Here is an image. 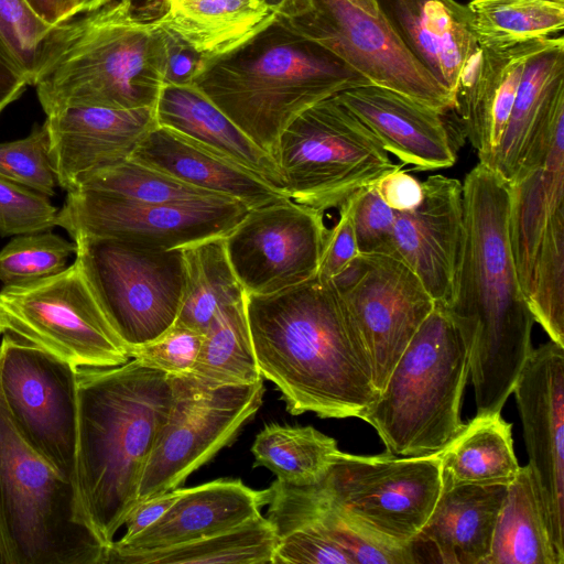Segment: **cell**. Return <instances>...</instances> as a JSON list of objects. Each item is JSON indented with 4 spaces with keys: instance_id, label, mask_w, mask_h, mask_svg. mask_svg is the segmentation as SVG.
<instances>
[{
    "instance_id": "1",
    "label": "cell",
    "mask_w": 564,
    "mask_h": 564,
    "mask_svg": "<svg viewBox=\"0 0 564 564\" xmlns=\"http://www.w3.org/2000/svg\"><path fill=\"white\" fill-rule=\"evenodd\" d=\"M463 184V225L443 305L468 351L476 414L500 413L531 350L534 316L509 237V184L478 163Z\"/></svg>"
},
{
    "instance_id": "19",
    "label": "cell",
    "mask_w": 564,
    "mask_h": 564,
    "mask_svg": "<svg viewBox=\"0 0 564 564\" xmlns=\"http://www.w3.org/2000/svg\"><path fill=\"white\" fill-rule=\"evenodd\" d=\"M512 393L544 522L564 564V346L532 348Z\"/></svg>"
},
{
    "instance_id": "27",
    "label": "cell",
    "mask_w": 564,
    "mask_h": 564,
    "mask_svg": "<svg viewBox=\"0 0 564 564\" xmlns=\"http://www.w3.org/2000/svg\"><path fill=\"white\" fill-rule=\"evenodd\" d=\"M267 491L240 479H217L183 492L151 527L132 539L110 545L124 550H154L198 540L235 528L261 513Z\"/></svg>"
},
{
    "instance_id": "41",
    "label": "cell",
    "mask_w": 564,
    "mask_h": 564,
    "mask_svg": "<svg viewBox=\"0 0 564 564\" xmlns=\"http://www.w3.org/2000/svg\"><path fill=\"white\" fill-rule=\"evenodd\" d=\"M308 525H315L326 533L347 553L352 564L422 562L415 550L417 542L398 543L330 508L323 509Z\"/></svg>"
},
{
    "instance_id": "2",
    "label": "cell",
    "mask_w": 564,
    "mask_h": 564,
    "mask_svg": "<svg viewBox=\"0 0 564 564\" xmlns=\"http://www.w3.org/2000/svg\"><path fill=\"white\" fill-rule=\"evenodd\" d=\"M262 378L292 415L364 420L377 402L362 338L332 280L317 275L267 295L245 294Z\"/></svg>"
},
{
    "instance_id": "29",
    "label": "cell",
    "mask_w": 564,
    "mask_h": 564,
    "mask_svg": "<svg viewBox=\"0 0 564 564\" xmlns=\"http://www.w3.org/2000/svg\"><path fill=\"white\" fill-rule=\"evenodd\" d=\"M507 486L459 485L442 489L416 541L433 544L444 564H485Z\"/></svg>"
},
{
    "instance_id": "30",
    "label": "cell",
    "mask_w": 564,
    "mask_h": 564,
    "mask_svg": "<svg viewBox=\"0 0 564 564\" xmlns=\"http://www.w3.org/2000/svg\"><path fill=\"white\" fill-rule=\"evenodd\" d=\"M155 24L205 62L239 47L276 17L257 0H161Z\"/></svg>"
},
{
    "instance_id": "40",
    "label": "cell",
    "mask_w": 564,
    "mask_h": 564,
    "mask_svg": "<svg viewBox=\"0 0 564 564\" xmlns=\"http://www.w3.org/2000/svg\"><path fill=\"white\" fill-rule=\"evenodd\" d=\"M76 243L51 230L19 235L0 250V282L15 285L63 271Z\"/></svg>"
},
{
    "instance_id": "15",
    "label": "cell",
    "mask_w": 564,
    "mask_h": 564,
    "mask_svg": "<svg viewBox=\"0 0 564 564\" xmlns=\"http://www.w3.org/2000/svg\"><path fill=\"white\" fill-rule=\"evenodd\" d=\"M250 210L238 199L212 195L140 203L83 187L67 192L56 226L70 238H115L158 249L225 237Z\"/></svg>"
},
{
    "instance_id": "38",
    "label": "cell",
    "mask_w": 564,
    "mask_h": 564,
    "mask_svg": "<svg viewBox=\"0 0 564 564\" xmlns=\"http://www.w3.org/2000/svg\"><path fill=\"white\" fill-rule=\"evenodd\" d=\"M70 21L51 25L26 0H0V46L34 86L62 46Z\"/></svg>"
},
{
    "instance_id": "6",
    "label": "cell",
    "mask_w": 564,
    "mask_h": 564,
    "mask_svg": "<svg viewBox=\"0 0 564 564\" xmlns=\"http://www.w3.org/2000/svg\"><path fill=\"white\" fill-rule=\"evenodd\" d=\"M469 370L458 329L445 307L435 303L364 421L376 430L387 452L440 453L464 424L460 408Z\"/></svg>"
},
{
    "instance_id": "20",
    "label": "cell",
    "mask_w": 564,
    "mask_h": 564,
    "mask_svg": "<svg viewBox=\"0 0 564 564\" xmlns=\"http://www.w3.org/2000/svg\"><path fill=\"white\" fill-rule=\"evenodd\" d=\"M564 124V39L552 36L527 62L505 133L482 163L508 183L545 155Z\"/></svg>"
},
{
    "instance_id": "50",
    "label": "cell",
    "mask_w": 564,
    "mask_h": 564,
    "mask_svg": "<svg viewBox=\"0 0 564 564\" xmlns=\"http://www.w3.org/2000/svg\"><path fill=\"white\" fill-rule=\"evenodd\" d=\"M182 492L183 488L178 487L139 501L127 517L124 522L126 533L118 541L126 542L155 523Z\"/></svg>"
},
{
    "instance_id": "21",
    "label": "cell",
    "mask_w": 564,
    "mask_h": 564,
    "mask_svg": "<svg viewBox=\"0 0 564 564\" xmlns=\"http://www.w3.org/2000/svg\"><path fill=\"white\" fill-rule=\"evenodd\" d=\"M421 203L395 212L397 258L420 279L435 303L451 295L463 225V184L434 174L422 182Z\"/></svg>"
},
{
    "instance_id": "12",
    "label": "cell",
    "mask_w": 564,
    "mask_h": 564,
    "mask_svg": "<svg viewBox=\"0 0 564 564\" xmlns=\"http://www.w3.org/2000/svg\"><path fill=\"white\" fill-rule=\"evenodd\" d=\"M509 184V237L528 305L550 339L564 346V124L544 158Z\"/></svg>"
},
{
    "instance_id": "44",
    "label": "cell",
    "mask_w": 564,
    "mask_h": 564,
    "mask_svg": "<svg viewBox=\"0 0 564 564\" xmlns=\"http://www.w3.org/2000/svg\"><path fill=\"white\" fill-rule=\"evenodd\" d=\"M203 338V333L175 322L156 339L130 348L129 356L144 367L184 376L192 371Z\"/></svg>"
},
{
    "instance_id": "53",
    "label": "cell",
    "mask_w": 564,
    "mask_h": 564,
    "mask_svg": "<svg viewBox=\"0 0 564 564\" xmlns=\"http://www.w3.org/2000/svg\"><path fill=\"white\" fill-rule=\"evenodd\" d=\"M263 7L273 12L276 17H286L297 0H257Z\"/></svg>"
},
{
    "instance_id": "11",
    "label": "cell",
    "mask_w": 564,
    "mask_h": 564,
    "mask_svg": "<svg viewBox=\"0 0 564 564\" xmlns=\"http://www.w3.org/2000/svg\"><path fill=\"white\" fill-rule=\"evenodd\" d=\"M280 18L370 84L443 113L453 109L452 94L409 50L379 0H297Z\"/></svg>"
},
{
    "instance_id": "24",
    "label": "cell",
    "mask_w": 564,
    "mask_h": 564,
    "mask_svg": "<svg viewBox=\"0 0 564 564\" xmlns=\"http://www.w3.org/2000/svg\"><path fill=\"white\" fill-rule=\"evenodd\" d=\"M551 37L503 50L481 47L465 65L454 95V107L465 137L484 163L508 126L528 59Z\"/></svg>"
},
{
    "instance_id": "52",
    "label": "cell",
    "mask_w": 564,
    "mask_h": 564,
    "mask_svg": "<svg viewBox=\"0 0 564 564\" xmlns=\"http://www.w3.org/2000/svg\"><path fill=\"white\" fill-rule=\"evenodd\" d=\"M36 14L51 25L68 22L79 14L77 0H26Z\"/></svg>"
},
{
    "instance_id": "33",
    "label": "cell",
    "mask_w": 564,
    "mask_h": 564,
    "mask_svg": "<svg viewBox=\"0 0 564 564\" xmlns=\"http://www.w3.org/2000/svg\"><path fill=\"white\" fill-rule=\"evenodd\" d=\"M485 564H561L529 465L508 484Z\"/></svg>"
},
{
    "instance_id": "43",
    "label": "cell",
    "mask_w": 564,
    "mask_h": 564,
    "mask_svg": "<svg viewBox=\"0 0 564 564\" xmlns=\"http://www.w3.org/2000/svg\"><path fill=\"white\" fill-rule=\"evenodd\" d=\"M57 213L47 196L0 176L1 237L51 230Z\"/></svg>"
},
{
    "instance_id": "42",
    "label": "cell",
    "mask_w": 564,
    "mask_h": 564,
    "mask_svg": "<svg viewBox=\"0 0 564 564\" xmlns=\"http://www.w3.org/2000/svg\"><path fill=\"white\" fill-rule=\"evenodd\" d=\"M0 176L47 197L55 195L58 181L45 121L25 138L0 143Z\"/></svg>"
},
{
    "instance_id": "16",
    "label": "cell",
    "mask_w": 564,
    "mask_h": 564,
    "mask_svg": "<svg viewBox=\"0 0 564 564\" xmlns=\"http://www.w3.org/2000/svg\"><path fill=\"white\" fill-rule=\"evenodd\" d=\"M76 370L39 347L3 335L0 387L10 416L25 442L74 486Z\"/></svg>"
},
{
    "instance_id": "31",
    "label": "cell",
    "mask_w": 564,
    "mask_h": 564,
    "mask_svg": "<svg viewBox=\"0 0 564 564\" xmlns=\"http://www.w3.org/2000/svg\"><path fill=\"white\" fill-rule=\"evenodd\" d=\"M279 536L261 513L229 530L154 550L108 545L102 564H273Z\"/></svg>"
},
{
    "instance_id": "46",
    "label": "cell",
    "mask_w": 564,
    "mask_h": 564,
    "mask_svg": "<svg viewBox=\"0 0 564 564\" xmlns=\"http://www.w3.org/2000/svg\"><path fill=\"white\" fill-rule=\"evenodd\" d=\"M352 564L347 553L315 525L279 538L273 564Z\"/></svg>"
},
{
    "instance_id": "13",
    "label": "cell",
    "mask_w": 564,
    "mask_h": 564,
    "mask_svg": "<svg viewBox=\"0 0 564 564\" xmlns=\"http://www.w3.org/2000/svg\"><path fill=\"white\" fill-rule=\"evenodd\" d=\"M74 242L75 258L128 350L156 339L175 323L185 286L182 248H150L115 238Z\"/></svg>"
},
{
    "instance_id": "37",
    "label": "cell",
    "mask_w": 564,
    "mask_h": 564,
    "mask_svg": "<svg viewBox=\"0 0 564 564\" xmlns=\"http://www.w3.org/2000/svg\"><path fill=\"white\" fill-rule=\"evenodd\" d=\"M478 44L503 50L525 42L561 35L564 0H470Z\"/></svg>"
},
{
    "instance_id": "18",
    "label": "cell",
    "mask_w": 564,
    "mask_h": 564,
    "mask_svg": "<svg viewBox=\"0 0 564 564\" xmlns=\"http://www.w3.org/2000/svg\"><path fill=\"white\" fill-rule=\"evenodd\" d=\"M327 232L323 213L283 198L251 208L224 242L245 294L267 295L316 275Z\"/></svg>"
},
{
    "instance_id": "34",
    "label": "cell",
    "mask_w": 564,
    "mask_h": 564,
    "mask_svg": "<svg viewBox=\"0 0 564 564\" xmlns=\"http://www.w3.org/2000/svg\"><path fill=\"white\" fill-rule=\"evenodd\" d=\"M185 286L176 323L203 334L218 312L245 299V291L227 258L224 237L181 247Z\"/></svg>"
},
{
    "instance_id": "49",
    "label": "cell",
    "mask_w": 564,
    "mask_h": 564,
    "mask_svg": "<svg viewBox=\"0 0 564 564\" xmlns=\"http://www.w3.org/2000/svg\"><path fill=\"white\" fill-rule=\"evenodd\" d=\"M382 200L395 212L415 208L422 199V182L398 169L373 184Z\"/></svg>"
},
{
    "instance_id": "3",
    "label": "cell",
    "mask_w": 564,
    "mask_h": 564,
    "mask_svg": "<svg viewBox=\"0 0 564 564\" xmlns=\"http://www.w3.org/2000/svg\"><path fill=\"white\" fill-rule=\"evenodd\" d=\"M75 488L107 547L138 503L145 464L175 400L172 376L137 359L78 368Z\"/></svg>"
},
{
    "instance_id": "22",
    "label": "cell",
    "mask_w": 564,
    "mask_h": 564,
    "mask_svg": "<svg viewBox=\"0 0 564 564\" xmlns=\"http://www.w3.org/2000/svg\"><path fill=\"white\" fill-rule=\"evenodd\" d=\"M58 186L68 192L93 172L132 155L158 126L153 108H69L45 120Z\"/></svg>"
},
{
    "instance_id": "39",
    "label": "cell",
    "mask_w": 564,
    "mask_h": 564,
    "mask_svg": "<svg viewBox=\"0 0 564 564\" xmlns=\"http://www.w3.org/2000/svg\"><path fill=\"white\" fill-rule=\"evenodd\" d=\"M76 187L140 203H167L215 194L128 158L101 167Z\"/></svg>"
},
{
    "instance_id": "10",
    "label": "cell",
    "mask_w": 564,
    "mask_h": 564,
    "mask_svg": "<svg viewBox=\"0 0 564 564\" xmlns=\"http://www.w3.org/2000/svg\"><path fill=\"white\" fill-rule=\"evenodd\" d=\"M0 333L39 347L78 368L130 360L79 263L0 290Z\"/></svg>"
},
{
    "instance_id": "51",
    "label": "cell",
    "mask_w": 564,
    "mask_h": 564,
    "mask_svg": "<svg viewBox=\"0 0 564 564\" xmlns=\"http://www.w3.org/2000/svg\"><path fill=\"white\" fill-rule=\"evenodd\" d=\"M28 86L23 74L0 46V115Z\"/></svg>"
},
{
    "instance_id": "48",
    "label": "cell",
    "mask_w": 564,
    "mask_h": 564,
    "mask_svg": "<svg viewBox=\"0 0 564 564\" xmlns=\"http://www.w3.org/2000/svg\"><path fill=\"white\" fill-rule=\"evenodd\" d=\"M163 31L166 39L167 54L164 85L193 84L195 77L204 67L205 59L177 36L164 29Z\"/></svg>"
},
{
    "instance_id": "54",
    "label": "cell",
    "mask_w": 564,
    "mask_h": 564,
    "mask_svg": "<svg viewBox=\"0 0 564 564\" xmlns=\"http://www.w3.org/2000/svg\"><path fill=\"white\" fill-rule=\"evenodd\" d=\"M112 0H77L79 15L94 11Z\"/></svg>"
},
{
    "instance_id": "9",
    "label": "cell",
    "mask_w": 564,
    "mask_h": 564,
    "mask_svg": "<svg viewBox=\"0 0 564 564\" xmlns=\"http://www.w3.org/2000/svg\"><path fill=\"white\" fill-rule=\"evenodd\" d=\"M318 513L330 508L398 543L417 542L443 489L440 454L355 455L339 451L323 477L304 485Z\"/></svg>"
},
{
    "instance_id": "8",
    "label": "cell",
    "mask_w": 564,
    "mask_h": 564,
    "mask_svg": "<svg viewBox=\"0 0 564 564\" xmlns=\"http://www.w3.org/2000/svg\"><path fill=\"white\" fill-rule=\"evenodd\" d=\"M273 156L285 196L325 214L400 169L377 137L336 96L301 112L280 133Z\"/></svg>"
},
{
    "instance_id": "32",
    "label": "cell",
    "mask_w": 564,
    "mask_h": 564,
    "mask_svg": "<svg viewBox=\"0 0 564 564\" xmlns=\"http://www.w3.org/2000/svg\"><path fill=\"white\" fill-rule=\"evenodd\" d=\"M438 454L443 489L459 485H508L520 470L512 424L501 412L476 414Z\"/></svg>"
},
{
    "instance_id": "23",
    "label": "cell",
    "mask_w": 564,
    "mask_h": 564,
    "mask_svg": "<svg viewBox=\"0 0 564 564\" xmlns=\"http://www.w3.org/2000/svg\"><path fill=\"white\" fill-rule=\"evenodd\" d=\"M335 96L403 164L429 171L455 163L456 137L445 113L372 84Z\"/></svg>"
},
{
    "instance_id": "36",
    "label": "cell",
    "mask_w": 564,
    "mask_h": 564,
    "mask_svg": "<svg viewBox=\"0 0 564 564\" xmlns=\"http://www.w3.org/2000/svg\"><path fill=\"white\" fill-rule=\"evenodd\" d=\"M335 438L313 426L268 424L251 452L254 466H263L282 482L306 485L319 480L339 453Z\"/></svg>"
},
{
    "instance_id": "4",
    "label": "cell",
    "mask_w": 564,
    "mask_h": 564,
    "mask_svg": "<svg viewBox=\"0 0 564 564\" xmlns=\"http://www.w3.org/2000/svg\"><path fill=\"white\" fill-rule=\"evenodd\" d=\"M193 84L271 154L301 112L370 83L275 17L239 47L207 61Z\"/></svg>"
},
{
    "instance_id": "26",
    "label": "cell",
    "mask_w": 564,
    "mask_h": 564,
    "mask_svg": "<svg viewBox=\"0 0 564 564\" xmlns=\"http://www.w3.org/2000/svg\"><path fill=\"white\" fill-rule=\"evenodd\" d=\"M130 158L250 209L288 198L249 169L165 127L155 126Z\"/></svg>"
},
{
    "instance_id": "17",
    "label": "cell",
    "mask_w": 564,
    "mask_h": 564,
    "mask_svg": "<svg viewBox=\"0 0 564 564\" xmlns=\"http://www.w3.org/2000/svg\"><path fill=\"white\" fill-rule=\"evenodd\" d=\"M332 281L362 338L381 392L435 301L402 260L387 254L359 253Z\"/></svg>"
},
{
    "instance_id": "14",
    "label": "cell",
    "mask_w": 564,
    "mask_h": 564,
    "mask_svg": "<svg viewBox=\"0 0 564 564\" xmlns=\"http://www.w3.org/2000/svg\"><path fill=\"white\" fill-rule=\"evenodd\" d=\"M175 400L145 464L138 502L181 487L230 445L262 404L263 380L208 389L172 376Z\"/></svg>"
},
{
    "instance_id": "5",
    "label": "cell",
    "mask_w": 564,
    "mask_h": 564,
    "mask_svg": "<svg viewBox=\"0 0 564 564\" xmlns=\"http://www.w3.org/2000/svg\"><path fill=\"white\" fill-rule=\"evenodd\" d=\"M134 0H112L75 18L34 87L46 116L69 108H153L166 67V39Z\"/></svg>"
},
{
    "instance_id": "45",
    "label": "cell",
    "mask_w": 564,
    "mask_h": 564,
    "mask_svg": "<svg viewBox=\"0 0 564 564\" xmlns=\"http://www.w3.org/2000/svg\"><path fill=\"white\" fill-rule=\"evenodd\" d=\"M352 220L359 253L397 258L393 239L395 210L382 200L373 185L357 193Z\"/></svg>"
},
{
    "instance_id": "35",
    "label": "cell",
    "mask_w": 564,
    "mask_h": 564,
    "mask_svg": "<svg viewBox=\"0 0 564 564\" xmlns=\"http://www.w3.org/2000/svg\"><path fill=\"white\" fill-rule=\"evenodd\" d=\"M184 376L208 389L263 379L251 341L245 299L218 312L204 334L192 371Z\"/></svg>"
},
{
    "instance_id": "28",
    "label": "cell",
    "mask_w": 564,
    "mask_h": 564,
    "mask_svg": "<svg viewBox=\"0 0 564 564\" xmlns=\"http://www.w3.org/2000/svg\"><path fill=\"white\" fill-rule=\"evenodd\" d=\"M154 112L158 126L231 159L284 194L283 178L273 156L257 145L194 84L164 85Z\"/></svg>"
},
{
    "instance_id": "7",
    "label": "cell",
    "mask_w": 564,
    "mask_h": 564,
    "mask_svg": "<svg viewBox=\"0 0 564 564\" xmlns=\"http://www.w3.org/2000/svg\"><path fill=\"white\" fill-rule=\"evenodd\" d=\"M75 486L21 436L0 387V564H102Z\"/></svg>"
},
{
    "instance_id": "47",
    "label": "cell",
    "mask_w": 564,
    "mask_h": 564,
    "mask_svg": "<svg viewBox=\"0 0 564 564\" xmlns=\"http://www.w3.org/2000/svg\"><path fill=\"white\" fill-rule=\"evenodd\" d=\"M356 197L340 206L337 223L328 229L316 273L322 280H333L359 254L352 220Z\"/></svg>"
},
{
    "instance_id": "25",
    "label": "cell",
    "mask_w": 564,
    "mask_h": 564,
    "mask_svg": "<svg viewBox=\"0 0 564 564\" xmlns=\"http://www.w3.org/2000/svg\"><path fill=\"white\" fill-rule=\"evenodd\" d=\"M419 62L453 96L479 48L468 6L456 0H379Z\"/></svg>"
}]
</instances>
